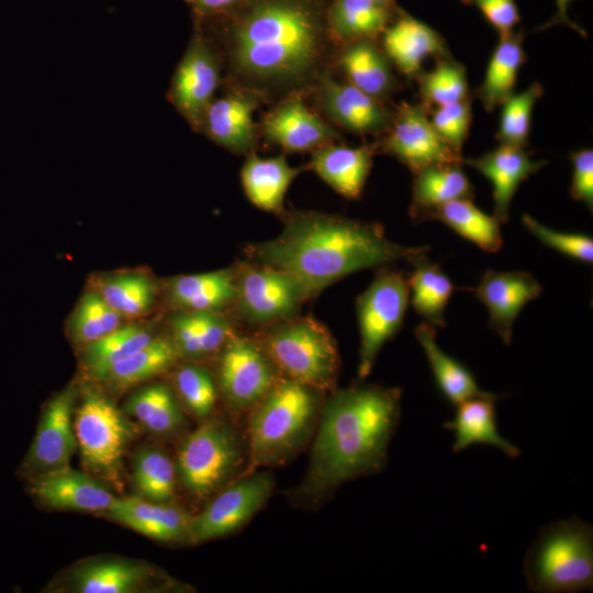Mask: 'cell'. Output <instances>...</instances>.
Returning a JSON list of instances; mask_svg holds the SVG:
<instances>
[{
	"label": "cell",
	"mask_w": 593,
	"mask_h": 593,
	"mask_svg": "<svg viewBox=\"0 0 593 593\" xmlns=\"http://www.w3.org/2000/svg\"><path fill=\"white\" fill-rule=\"evenodd\" d=\"M426 245L394 243L381 224L316 211L284 212L273 238L245 247L247 260L282 270L303 288L309 300L357 271L411 262Z\"/></svg>",
	"instance_id": "obj_1"
},
{
	"label": "cell",
	"mask_w": 593,
	"mask_h": 593,
	"mask_svg": "<svg viewBox=\"0 0 593 593\" xmlns=\"http://www.w3.org/2000/svg\"><path fill=\"white\" fill-rule=\"evenodd\" d=\"M401 389L355 383L325 396L301 484L290 494L314 506L343 483L379 472L401 417Z\"/></svg>",
	"instance_id": "obj_2"
},
{
	"label": "cell",
	"mask_w": 593,
	"mask_h": 593,
	"mask_svg": "<svg viewBox=\"0 0 593 593\" xmlns=\"http://www.w3.org/2000/svg\"><path fill=\"white\" fill-rule=\"evenodd\" d=\"M328 31L303 0H255L233 23L227 43L237 88L295 94L325 72Z\"/></svg>",
	"instance_id": "obj_3"
},
{
	"label": "cell",
	"mask_w": 593,
	"mask_h": 593,
	"mask_svg": "<svg viewBox=\"0 0 593 593\" xmlns=\"http://www.w3.org/2000/svg\"><path fill=\"white\" fill-rule=\"evenodd\" d=\"M325 393L281 377L249 411L248 461L242 475L283 465L295 456L313 435Z\"/></svg>",
	"instance_id": "obj_4"
},
{
	"label": "cell",
	"mask_w": 593,
	"mask_h": 593,
	"mask_svg": "<svg viewBox=\"0 0 593 593\" xmlns=\"http://www.w3.org/2000/svg\"><path fill=\"white\" fill-rule=\"evenodd\" d=\"M281 377L324 392L336 389L340 357L331 331L300 314L262 327L254 337Z\"/></svg>",
	"instance_id": "obj_5"
},
{
	"label": "cell",
	"mask_w": 593,
	"mask_h": 593,
	"mask_svg": "<svg viewBox=\"0 0 593 593\" xmlns=\"http://www.w3.org/2000/svg\"><path fill=\"white\" fill-rule=\"evenodd\" d=\"M526 584L536 593H570L593 588V528L578 517L544 526L526 552Z\"/></svg>",
	"instance_id": "obj_6"
},
{
	"label": "cell",
	"mask_w": 593,
	"mask_h": 593,
	"mask_svg": "<svg viewBox=\"0 0 593 593\" xmlns=\"http://www.w3.org/2000/svg\"><path fill=\"white\" fill-rule=\"evenodd\" d=\"M244 444L223 418H206L178 447L176 470L183 489L198 501L212 497L244 473Z\"/></svg>",
	"instance_id": "obj_7"
},
{
	"label": "cell",
	"mask_w": 593,
	"mask_h": 593,
	"mask_svg": "<svg viewBox=\"0 0 593 593\" xmlns=\"http://www.w3.org/2000/svg\"><path fill=\"white\" fill-rule=\"evenodd\" d=\"M74 428L85 467L120 485L122 459L136 434L126 414L105 394L88 389L75 410Z\"/></svg>",
	"instance_id": "obj_8"
},
{
	"label": "cell",
	"mask_w": 593,
	"mask_h": 593,
	"mask_svg": "<svg viewBox=\"0 0 593 593\" xmlns=\"http://www.w3.org/2000/svg\"><path fill=\"white\" fill-rule=\"evenodd\" d=\"M356 298L359 327V381L370 373L383 345L401 329L410 304L409 275L384 266Z\"/></svg>",
	"instance_id": "obj_9"
},
{
	"label": "cell",
	"mask_w": 593,
	"mask_h": 593,
	"mask_svg": "<svg viewBox=\"0 0 593 593\" xmlns=\"http://www.w3.org/2000/svg\"><path fill=\"white\" fill-rule=\"evenodd\" d=\"M309 298L289 273L250 260L235 265L232 311L248 325L262 327L300 313Z\"/></svg>",
	"instance_id": "obj_10"
},
{
	"label": "cell",
	"mask_w": 593,
	"mask_h": 593,
	"mask_svg": "<svg viewBox=\"0 0 593 593\" xmlns=\"http://www.w3.org/2000/svg\"><path fill=\"white\" fill-rule=\"evenodd\" d=\"M216 356L217 389L236 412H249L281 378L258 342L238 332Z\"/></svg>",
	"instance_id": "obj_11"
},
{
	"label": "cell",
	"mask_w": 593,
	"mask_h": 593,
	"mask_svg": "<svg viewBox=\"0 0 593 593\" xmlns=\"http://www.w3.org/2000/svg\"><path fill=\"white\" fill-rule=\"evenodd\" d=\"M275 482L268 471L240 475L191 516L190 541L200 544L230 535L246 525L266 504Z\"/></svg>",
	"instance_id": "obj_12"
},
{
	"label": "cell",
	"mask_w": 593,
	"mask_h": 593,
	"mask_svg": "<svg viewBox=\"0 0 593 593\" xmlns=\"http://www.w3.org/2000/svg\"><path fill=\"white\" fill-rule=\"evenodd\" d=\"M412 172L440 164H462L455 152L434 128L426 107L402 103L392 114L384 137L378 145Z\"/></svg>",
	"instance_id": "obj_13"
},
{
	"label": "cell",
	"mask_w": 593,
	"mask_h": 593,
	"mask_svg": "<svg viewBox=\"0 0 593 593\" xmlns=\"http://www.w3.org/2000/svg\"><path fill=\"white\" fill-rule=\"evenodd\" d=\"M76 390L65 388L45 405L19 475L31 480L46 472L69 466L77 448L74 428Z\"/></svg>",
	"instance_id": "obj_14"
},
{
	"label": "cell",
	"mask_w": 593,
	"mask_h": 593,
	"mask_svg": "<svg viewBox=\"0 0 593 593\" xmlns=\"http://www.w3.org/2000/svg\"><path fill=\"white\" fill-rule=\"evenodd\" d=\"M220 63L215 52L195 35L174 75L170 96L179 112L200 124L220 82Z\"/></svg>",
	"instance_id": "obj_15"
},
{
	"label": "cell",
	"mask_w": 593,
	"mask_h": 593,
	"mask_svg": "<svg viewBox=\"0 0 593 593\" xmlns=\"http://www.w3.org/2000/svg\"><path fill=\"white\" fill-rule=\"evenodd\" d=\"M471 291L486 306L490 328L510 345L516 317L528 302L540 295L542 287L528 272L490 269Z\"/></svg>",
	"instance_id": "obj_16"
},
{
	"label": "cell",
	"mask_w": 593,
	"mask_h": 593,
	"mask_svg": "<svg viewBox=\"0 0 593 593\" xmlns=\"http://www.w3.org/2000/svg\"><path fill=\"white\" fill-rule=\"evenodd\" d=\"M318 101L325 114L337 125L357 134H383L393 112L354 85L340 82L326 71L316 82Z\"/></svg>",
	"instance_id": "obj_17"
},
{
	"label": "cell",
	"mask_w": 593,
	"mask_h": 593,
	"mask_svg": "<svg viewBox=\"0 0 593 593\" xmlns=\"http://www.w3.org/2000/svg\"><path fill=\"white\" fill-rule=\"evenodd\" d=\"M262 96L237 88L212 100L205 109L200 125L206 135L234 154H249L257 143L254 113Z\"/></svg>",
	"instance_id": "obj_18"
},
{
	"label": "cell",
	"mask_w": 593,
	"mask_h": 593,
	"mask_svg": "<svg viewBox=\"0 0 593 593\" xmlns=\"http://www.w3.org/2000/svg\"><path fill=\"white\" fill-rule=\"evenodd\" d=\"M261 131L269 143L289 153L313 152L339 138L336 130L312 111L296 93L289 96L265 115Z\"/></svg>",
	"instance_id": "obj_19"
},
{
	"label": "cell",
	"mask_w": 593,
	"mask_h": 593,
	"mask_svg": "<svg viewBox=\"0 0 593 593\" xmlns=\"http://www.w3.org/2000/svg\"><path fill=\"white\" fill-rule=\"evenodd\" d=\"M29 492L46 507L63 511L104 512L115 496L98 479L70 466L33 478Z\"/></svg>",
	"instance_id": "obj_20"
},
{
	"label": "cell",
	"mask_w": 593,
	"mask_h": 593,
	"mask_svg": "<svg viewBox=\"0 0 593 593\" xmlns=\"http://www.w3.org/2000/svg\"><path fill=\"white\" fill-rule=\"evenodd\" d=\"M102 513L158 541H190L191 516L172 502H153L141 496L115 497Z\"/></svg>",
	"instance_id": "obj_21"
},
{
	"label": "cell",
	"mask_w": 593,
	"mask_h": 593,
	"mask_svg": "<svg viewBox=\"0 0 593 593\" xmlns=\"http://www.w3.org/2000/svg\"><path fill=\"white\" fill-rule=\"evenodd\" d=\"M169 583L154 567L128 559H99L70 572V586L79 593H135Z\"/></svg>",
	"instance_id": "obj_22"
},
{
	"label": "cell",
	"mask_w": 593,
	"mask_h": 593,
	"mask_svg": "<svg viewBox=\"0 0 593 593\" xmlns=\"http://www.w3.org/2000/svg\"><path fill=\"white\" fill-rule=\"evenodd\" d=\"M462 163L486 177L493 188L494 216L506 223L510 206L519 184L545 165V160H534L525 147L502 145L477 158H463Z\"/></svg>",
	"instance_id": "obj_23"
},
{
	"label": "cell",
	"mask_w": 593,
	"mask_h": 593,
	"mask_svg": "<svg viewBox=\"0 0 593 593\" xmlns=\"http://www.w3.org/2000/svg\"><path fill=\"white\" fill-rule=\"evenodd\" d=\"M381 34L383 53L407 77H417L428 57L444 58L448 55L438 32L404 12L392 20Z\"/></svg>",
	"instance_id": "obj_24"
},
{
	"label": "cell",
	"mask_w": 593,
	"mask_h": 593,
	"mask_svg": "<svg viewBox=\"0 0 593 593\" xmlns=\"http://www.w3.org/2000/svg\"><path fill=\"white\" fill-rule=\"evenodd\" d=\"M168 326L180 358L197 362L216 356L237 333L234 321L215 311H176Z\"/></svg>",
	"instance_id": "obj_25"
},
{
	"label": "cell",
	"mask_w": 593,
	"mask_h": 593,
	"mask_svg": "<svg viewBox=\"0 0 593 593\" xmlns=\"http://www.w3.org/2000/svg\"><path fill=\"white\" fill-rule=\"evenodd\" d=\"M374 153V145L349 147L331 143L312 152L309 168L337 193L347 199H358L369 176Z\"/></svg>",
	"instance_id": "obj_26"
},
{
	"label": "cell",
	"mask_w": 593,
	"mask_h": 593,
	"mask_svg": "<svg viewBox=\"0 0 593 593\" xmlns=\"http://www.w3.org/2000/svg\"><path fill=\"white\" fill-rule=\"evenodd\" d=\"M166 295L176 311L226 313L235 298V266L171 278L166 286Z\"/></svg>",
	"instance_id": "obj_27"
},
{
	"label": "cell",
	"mask_w": 593,
	"mask_h": 593,
	"mask_svg": "<svg viewBox=\"0 0 593 593\" xmlns=\"http://www.w3.org/2000/svg\"><path fill=\"white\" fill-rule=\"evenodd\" d=\"M496 394L472 398L456 405L452 419L443 427L454 433V452L467 449L473 444H486L502 450L510 458L521 455L519 448L500 435L496 427Z\"/></svg>",
	"instance_id": "obj_28"
},
{
	"label": "cell",
	"mask_w": 593,
	"mask_h": 593,
	"mask_svg": "<svg viewBox=\"0 0 593 593\" xmlns=\"http://www.w3.org/2000/svg\"><path fill=\"white\" fill-rule=\"evenodd\" d=\"M301 169L288 164L283 155L260 158L249 153L240 169V180L247 199L258 209L284 214V195Z\"/></svg>",
	"instance_id": "obj_29"
},
{
	"label": "cell",
	"mask_w": 593,
	"mask_h": 593,
	"mask_svg": "<svg viewBox=\"0 0 593 593\" xmlns=\"http://www.w3.org/2000/svg\"><path fill=\"white\" fill-rule=\"evenodd\" d=\"M337 63L347 81L383 101L395 88L391 61L373 42L363 38L344 44Z\"/></svg>",
	"instance_id": "obj_30"
},
{
	"label": "cell",
	"mask_w": 593,
	"mask_h": 593,
	"mask_svg": "<svg viewBox=\"0 0 593 593\" xmlns=\"http://www.w3.org/2000/svg\"><path fill=\"white\" fill-rule=\"evenodd\" d=\"M410 215L423 217L433 209L447 202L474 195L473 186L461 169V164H440L413 172Z\"/></svg>",
	"instance_id": "obj_31"
},
{
	"label": "cell",
	"mask_w": 593,
	"mask_h": 593,
	"mask_svg": "<svg viewBox=\"0 0 593 593\" xmlns=\"http://www.w3.org/2000/svg\"><path fill=\"white\" fill-rule=\"evenodd\" d=\"M415 337L425 353L438 390L452 405L494 394L481 390L469 369L437 345L435 326L427 322L418 324Z\"/></svg>",
	"instance_id": "obj_32"
},
{
	"label": "cell",
	"mask_w": 593,
	"mask_h": 593,
	"mask_svg": "<svg viewBox=\"0 0 593 593\" xmlns=\"http://www.w3.org/2000/svg\"><path fill=\"white\" fill-rule=\"evenodd\" d=\"M124 411L159 436L176 434L186 425L179 399L166 382L149 383L135 391L126 400Z\"/></svg>",
	"instance_id": "obj_33"
},
{
	"label": "cell",
	"mask_w": 593,
	"mask_h": 593,
	"mask_svg": "<svg viewBox=\"0 0 593 593\" xmlns=\"http://www.w3.org/2000/svg\"><path fill=\"white\" fill-rule=\"evenodd\" d=\"M392 20V8L372 0H334L327 11L326 26L329 36L344 45L357 40H373Z\"/></svg>",
	"instance_id": "obj_34"
},
{
	"label": "cell",
	"mask_w": 593,
	"mask_h": 593,
	"mask_svg": "<svg viewBox=\"0 0 593 593\" xmlns=\"http://www.w3.org/2000/svg\"><path fill=\"white\" fill-rule=\"evenodd\" d=\"M411 264L410 304L424 322L445 327L446 307L456 287L440 266L427 258V253L417 256Z\"/></svg>",
	"instance_id": "obj_35"
},
{
	"label": "cell",
	"mask_w": 593,
	"mask_h": 593,
	"mask_svg": "<svg viewBox=\"0 0 593 593\" xmlns=\"http://www.w3.org/2000/svg\"><path fill=\"white\" fill-rule=\"evenodd\" d=\"M525 60L521 31L500 37L475 92L486 111L501 107L514 93L517 74Z\"/></svg>",
	"instance_id": "obj_36"
},
{
	"label": "cell",
	"mask_w": 593,
	"mask_h": 593,
	"mask_svg": "<svg viewBox=\"0 0 593 593\" xmlns=\"http://www.w3.org/2000/svg\"><path fill=\"white\" fill-rule=\"evenodd\" d=\"M180 356L169 336L157 335L134 354L112 365L100 379L125 390L171 369Z\"/></svg>",
	"instance_id": "obj_37"
},
{
	"label": "cell",
	"mask_w": 593,
	"mask_h": 593,
	"mask_svg": "<svg viewBox=\"0 0 593 593\" xmlns=\"http://www.w3.org/2000/svg\"><path fill=\"white\" fill-rule=\"evenodd\" d=\"M425 220H436L454 230L461 237L488 253H496L503 245L501 222L481 211L469 199L447 202L430 210Z\"/></svg>",
	"instance_id": "obj_38"
},
{
	"label": "cell",
	"mask_w": 593,
	"mask_h": 593,
	"mask_svg": "<svg viewBox=\"0 0 593 593\" xmlns=\"http://www.w3.org/2000/svg\"><path fill=\"white\" fill-rule=\"evenodd\" d=\"M123 318L146 315L157 298L154 280L145 273H120L102 278L93 288Z\"/></svg>",
	"instance_id": "obj_39"
},
{
	"label": "cell",
	"mask_w": 593,
	"mask_h": 593,
	"mask_svg": "<svg viewBox=\"0 0 593 593\" xmlns=\"http://www.w3.org/2000/svg\"><path fill=\"white\" fill-rule=\"evenodd\" d=\"M156 336L148 326L122 324L112 333L85 347L83 366L93 378L100 380L112 365L134 354Z\"/></svg>",
	"instance_id": "obj_40"
},
{
	"label": "cell",
	"mask_w": 593,
	"mask_h": 593,
	"mask_svg": "<svg viewBox=\"0 0 593 593\" xmlns=\"http://www.w3.org/2000/svg\"><path fill=\"white\" fill-rule=\"evenodd\" d=\"M133 483L138 496L168 503L176 495L177 470L170 456L159 447H144L134 457Z\"/></svg>",
	"instance_id": "obj_41"
},
{
	"label": "cell",
	"mask_w": 593,
	"mask_h": 593,
	"mask_svg": "<svg viewBox=\"0 0 593 593\" xmlns=\"http://www.w3.org/2000/svg\"><path fill=\"white\" fill-rule=\"evenodd\" d=\"M122 321L123 317L92 289L80 298L70 321V332L75 342L85 348L119 328Z\"/></svg>",
	"instance_id": "obj_42"
},
{
	"label": "cell",
	"mask_w": 593,
	"mask_h": 593,
	"mask_svg": "<svg viewBox=\"0 0 593 593\" xmlns=\"http://www.w3.org/2000/svg\"><path fill=\"white\" fill-rule=\"evenodd\" d=\"M175 392L197 418L206 419L214 411L219 389L211 372L197 361L181 365L174 374Z\"/></svg>",
	"instance_id": "obj_43"
},
{
	"label": "cell",
	"mask_w": 593,
	"mask_h": 593,
	"mask_svg": "<svg viewBox=\"0 0 593 593\" xmlns=\"http://www.w3.org/2000/svg\"><path fill=\"white\" fill-rule=\"evenodd\" d=\"M417 78L421 98L427 105L441 107L469 98L466 69L449 57L439 58L430 71Z\"/></svg>",
	"instance_id": "obj_44"
},
{
	"label": "cell",
	"mask_w": 593,
	"mask_h": 593,
	"mask_svg": "<svg viewBox=\"0 0 593 593\" xmlns=\"http://www.w3.org/2000/svg\"><path fill=\"white\" fill-rule=\"evenodd\" d=\"M544 89L539 82H533L519 93H513L501 107L496 138L502 145L525 147L528 142L532 113Z\"/></svg>",
	"instance_id": "obj_45"
},
{
	"label": "cell",
	"mask_w": 593,
	"mask_h": 593,
	"mask_svg": "<svg viewBox=\"0 0 593 593\" xmlns=\"http://www.w3.org/2000/svg\"><path fill=\"white\" fill-rule=\"evenodd\" d=\"M522 221L526 230L544 245L582 262L592 264L593 239L591 236L551 230L528 214H524Z\"/></svg>",
	"instance_id": "obj_46"
},
{
	"label": "cell",
	"mask_w": 593,
	"mask_h": 593,
	"mask_svg": "<svg viewBox=\"0 0 593 593\" xmlns=\"http://www.w3.org/2000/svg\"><path fill=\"white\" fill-rule=\"evenodd\" d=\"M470 98L437 107L430 122L439 136L458 154L467 138L471 123Z\"/></svg>",
	"instance_id": "obj_47"
},
{
	"label": "cell",
	"mask_w": 593,
	"mask_h": 593,
	"mask_svg": "<svg viewBox=\"0 0 593 593\" xmlns=\"http://www.w3.org/2000/svg\"><path fill=\"white\" fill-rule=\"evenodd\" d=\"M475 7L500 37L511 34L521 21L515 0H461Z\"/></svg>",
	"instance_id": "obj_48"
},
{
	"label": "cell",
	"mask_w": 593,
	"mask_h": 593,
	"mask_svg": "<svg viewBox=\"0 0 593 593\" xmlns=\"http://www.w3.org/2000/svg\"><path fill=\"white\" fill-rule=\"evenodd\" d=\"M573 164V175L570 195L583 202L590 210L593 208V150L584 148L570 156Z\"/></svg>",
	"instance_id": "obj_49"
},
{
	"label": "cell",
	"mask_w": 593,
	"mask_h": 593,
	"mask_svg": "<svg viewBox=\"0 0 593 593\" xmlns=\"http://www.w3.org/2000/svg\"><path fill=\"white\" fill-rule=\"evenodd\" d=\"M573 0H555L556 7H557L556 13L548 22L542 24L539 27V30H546L555 25H564V26L571 27L572 30L577 31L581 35L586 36L584 30L577 23L572 22V20L568 15L569 4Z\"/></svg>",
	"instance_id": "obj_50"
},
{
	"label": "cell",
	"mask_w": 593,
	"mask_h": 593,
	"mask_svg": "<svg viewBox=\"0 0 593 593\" xmlns=\"http://www.w3.org/2000/svg\"><path fill=\"white\" fill-rule=\"evenodd\" d=\"M200 11L212 13L231 9L239 0H190Z\"/></svg>",
	"instance_id": "obj_51"
},
{
	"label": "cell",
	"mask_w": 593,
	"mask_h": 593,
	"mask_svg": "<svg viewBox=\"0 0 593 593\" xmlns=\"http://www.w3.org/2000/svg\"><path fill=\"white\" fill-rule=\"evenodd\" d=\"M381 5L392 8L394 0H372Z\"/></svg>",
	"instance_id": "obj_52"
}]
</instances>
